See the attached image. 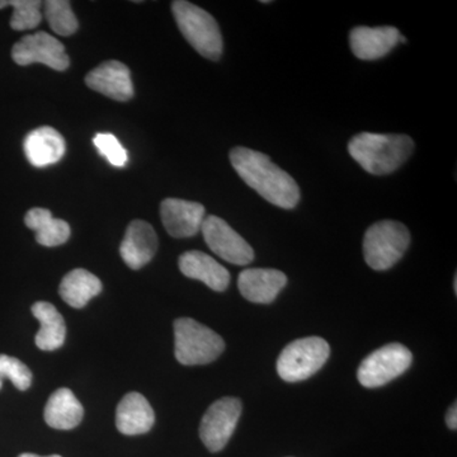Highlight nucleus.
<instances>
[{
    "label": "nucleus",
    "instance_id": "obj_16",
    "mask_svg": "<svg viewBox=\"0 0 457 457\" xmlns=\"http://www.w3.org/2000/svg\"><path fill=\"white\" fill-rule=\"evenodd\" d=\"M180 272L186 278L197 279L213 291L227 290L230 285V273L218 261L200 251L186 252L179 257Z\"/></svg>",
    "mask_w": 457,
    "mask_h": 457
},
{
    "label": "nucleus",
    "instance_id": "obj_29",
    "mask_svg": "<svg viewBox=\"0 0 457 457\" xmlns=\"http://www.w3.org/2000/svg\"><path fill=\"white\" fill-rule=\"evenodd\" d=\"M399 42H403V44H405V42H407V38H405L404 36L400 35L399 36Z\"/></svg>",
    "mask_w": 457,
    "mask_h": 457
},
{
    "label": "nucleus",
    "instance_id": "obj_9",
    "mask_svg": "<svg viewBox=\"0 0 457 457\" xmlns=\"http://www.w3.org/2000/svg\"><path fill=\"white\" fill-rule=\"evenodd\" d=\"M201 231L206 245L221 260L237 266H246L254 260L253 248L245 237L218 216L204 218Z\"/></svg>",
    "mask_w": 457,
    "mask_h": 457
},
{
    "label": "nucleus",
    "instance_id": "obj_21",
    "mask_svg": "<svg viewBox=\"0 0 457 457\" xmlns=\"http://www.w3.org/2000/svg\"><path fill=\"white\" fill-rule=\"evenodd\" d=\"M102 291V282L89 270H71L60 284L59 294L71 308L82 309Z\"/></svg>",
    "mask_w": 457,
    "mask_h": 457
},
{
    "label": "nucleus",
    "instance_id": "obj_14",
    "mask_svg": "<svg viewBox=\"0 0 457 457\" xmlns=\"http://www.w3.org/2000/svg\"><path fill=\"white\" fill-rule=\"evenodd\" d=\"M158 249V237L149 222L134 220L129 225L120 253L131 270L143 269L154 258Z\"/></svg>",
    "mask_w": 457,
    "mask_h": 457
},
{
    "label": "nucleus",
    "instance_id": "obj_27",
    "mask_svg": "<svg viewBox=\"0 0 457 457\" xmlns=\"http://www.w3.org/2000/svg\"><path fill=\"white\" fill-rule=\"evenodd\" d=\"M446 422H447V426H449V428H451V429L457 428V404H456V403H453V407H451L449 409V411H447Z\"/></svg>",
    "mask_w": 457,
    "mask_h": 457
},
{
    "label": "nucleus",
    "instance_id": "obj_28",
    "mask_svg": "<svg viewBox=\"0 0 457 457\" xmlns=\"http://www.w3.org/2000/svg\"><path fill=\"white\" fill-rule=\"evenodd\" d=\"M18 457H62V456H59V455L38 456V455H35V453H22V455H20Z\"/></svg>",
    "mask_w": 457,
    "mask_h": 457
},
{
    "label": "nucleus",
    "instance_id": "obj_5",
    "mask_svg": "<svg viewBox=\"0 0 457 457\" xmlns=\"http://www.w3.org/2000/svg\"><path fill=\"white\" fill-rule=\"evenodd\" d=\"M411 245V233L404 224L383 220L371 225L363 237L366 263L375 270H386L395 266Z\"/></svg>",
    "mask_w": 457,
    "mask_h": 457
},
{
    "label": "nucleus",
    "instance_id": "obj_12",
    "mask_svg": "<svg viewBox=\"0 0 457 457\" xmlns=\"http://www.w3.org/2000/svg\"><path fill=\"white\" fill-rule=\"evenodd\" d=\"M87 86L114 101L126 102L134 97L131 74L128 66L117 60L102 62L86 77Z\"/></svg>",
    "mask_w": 457,
    "mask_h": 457
},
{
    "label": "nucleus",
    "instance_id": "obj_19",
    "mask_svg": "<svg viewBox=\"0 0 457 457\" xmlns=\"http://www.w3.org/2000/svg\"><path fill=\"white\" fill-rule=\"evenodd\" d=\"M84 409L71 389L62 387L47 400L44 417L47 425L55 429H73L80 425Z\"/></svg>",
    "mask_w": 457,
    "mask_h": 457
},
{
    "label": "nucleus",
    "instance_id": "obj_8",
    "mask_svg": "<svg viewBox=\"0 0 457 457\" xmlns=\"http://www.w3.org/2000/svg\"><path fill=\"white\" fill-rule=\"evenodd\" d=\"M242 414V402L237 398H222L207 409L201 420L200 437L212 453H219L227 446L236 431Z\"/></svg>",
    "mask_w": 457,
    "mask_h": 457
},
{
    "label": "nucleus",
    "instance_id": "obj_22",
    "mask_svg": "<svg viewBox=\"0 0 457 457\" xmlns=\"http://www.w3.org/2000/svg\"><path fill=\"white\" fill-rule=\"evenodd\" d=\"M27 228L36 233L38 245L57 246L64 245L71 237V227L68 222L55 219L46 209L35 207L26 213Z\"/></svg>",
    "mask_w": 457,
    "mask_h": 457
},
{
    "label": "nucleus",
    "instance_id": "obj_11",
    "mask_svg": "<svg viewBox=\"0 0 457 457\" xmlns=\"http://www.w3.org/2000/svg\"><path fill=\"white\" fill-rule=\"evenodd\" d=\"M165 230L173 237H191L201 231L204 220V204L180 198H165L161 204Z\"/></svg>",
    "mask_w": 457,
    "mask_h": 457
},
{
    "label": "nucleus",
    "instance_id": "obj_24",
    "mask_svg": "<svg viewBox=\"0 0 457 457\" xmlns=\"http://www.w3.org/2000/svg\"><path fill=\"white\" fill-rule=\"evenodd\" d=\"M13 8L11 27L16 31L36 29L42 21V2L38 0H0V9Z\"/></svg>",
    "mask_w": 457,
    "mask_h": 457
},
{
    "label": "nucleus",
    "instance_id": "obj_31",
    "mask_svg": "<svg viewBox=\"0 0 457 457\" xmlns=\"http://www.w3.org/2000/svg\"><path fill=\"white\" fill-rule=\"evenodd\" d=\"M3 386V378L0 376V389H2Z\"/></svg>",
    "mask_w": 457,
    "mask_h": 457
},
{
    "label": "nucleus",
    "instance_id": "obj_26",
    "mask_svg": "<svg viewBox=\"0 0 457 457\" xmlns=\"http://www.w3.org/2000/svg\"><path fill=\"white\" fill-rule=\"evenodd\" d=\"M99 154L104 156L113 167L123 168L128 164V152L112 134H97L93 139Z\"/></svg>",
    "mask_w": 457,
    "mask_h": 457
},
{
    "label": "nucleus",
    "instance_id": "obj_10",
    "mask_svg": "<svg viewBox=\"0 0 457 457\" xmlns=\"http://www.w3.org/2000/svg\"><path fill=\"white\" fill-rule=\"evenodd\" d=\"M12 57L18 65L40 62L57 71H64L71 65L64 45L46 32L25 36L14 45Z\"/></svg>",
    "mask_w": 457,
    "mask_h": 457
},
{
    "label": "nucleus",
    "instance_id": "obj_25",
    "mask_svg": "<svg viewBox=\"0 0 457 457\" xmlns=\"http://www.w3.org/2000/svg\"><path fill=\"white\" fill-rule=\"evenodd\" d=\"M0 376L9 378L21 392H25L32 384L31 370L16 357L0 354Z\"/></svg>",
    "mask_w": 457,
    "mask_h": 457
},
{
    "label": "nucleus",
    "instance_id": "obj_3",
    "mask_svg": "<svg viewBox=\"0 0 457 457\" xmlns=\"http://www.w3.org/2000/svg\"><path fill=\"white\" fill-rule=\"evenodd\" d=\"M171 12L179 31L200 55L212 62L220 60L224 42L220 27L212 14L186 0L171 3Z\"/></svg>",
    "mask_w": 457,
    "mask_h": 457
},
{
    "label": "nucleus",
    "instance_id": "obj_30",
    "mask_svg": "<svg viewBox=\"0 0 457 457\" xmlns=\"http://www.w3.org/2000/svg\"><path fill=\"white\" fill-rule=\"evenodd\" d=\"M453 287H455V294H457V278H455V281H453Z\"/></svg>",
    "mask_w": 457,
    "mask_h": 457
},
{
    "label": "nucleus",
    "instance_id": "obj_2",
    "mask_svg": "<svg viewBox=\"0 0 457 457\" xmlns=\"http://www.w3.org/2000/svg\"><path fill=\"white\" fill-rule=\"evenodd\" d=\"M414 146L408 135L361 132L348 143V153L368 173L386 176L408 161Z\"/></svg>",
    "mask_w": 457,
    "mask_h": 457
},
{
    "label": "nucleus",
    "instance_id": "obj_6",
    "mask_svg": "<svg viewBox=\"0 0 457 457\" xmlns=\"http://www.w3.org/2000/svg\"><path fill=\"white\" fill-rule=\"evenodd\" d=\"M329 353V345L320 337L296 339L279 354L278 361L279 378L287 383L306 380L323 368Z\"/></svg>",
    "mask_w": 457,
    "mask_h": 457
},
{
    "label": "nucleus",
    "instance_id": "obj_23",
    "mask_svg": "<svg viewBox=\"0 0 457 457\" xmlns=\"http://www.w3.org/2000/svg\"><path fill=\"white\" fill-rule=\"evenodd\" d=\"M45 17L54 32L60 36L74 35L78 31L77 17L71 11V2L68 0H47L44 3Z\"/></svg>",
    "mask_w": 457,
    "mask_h": 457
},
{
    "label": "nucleus",
    "instance_id": "obj_17",
    "mask_svg": "<svg viewBox=\"0 0 457 457\" xmlns=\"http://www.w3.org/2000/svg\"><path fill=\"white\" fill-rule=\"evenodd\" d=\"M154 423V411L140 393H129L117 405L116 427L122 435H143L149 432Z\"/></svg>",
    "mask_w": 457,
    "mask_h": 457
},
{
    "label": "nucleus",
    "instance_id": "obj_13",
    "mask_svg": "<svg viewBox=\"0 0 457 457\" xmlns=\"http://www.w3.org/2000/svg\"><path fill=\"white\" fill-rule=\"evenodd\" d=\"M400 32L393 26L354 27L350 32V46L361 60H378L398 45Z\"/></svg>",
    "mask_w": 457,
    "mask_h": 457
},
{
    "label": "nucleus",
    "instance_id": "obj_4",
    "mask_svg": "<svg viewBox=\"0 0 457 457\" xmlns=\"http://www.w3.org/2000/svg\"><path fill=\"white\" fill-rule=\"evenodd\" d=\"M224 350V339L210 328L191 318L174 321V356L182 365H207Z\"/></svg>",
    "mask_w": 457,
    "mask_h": 457
},
{
    "label": "nucleus",
    "instance_id": "obj_15",
    "mask_svg": "<svg viewBox=\"0 0 457 457\" xmlns=\"http://www.w3.org/2000/svg\"><path fill=\"white\" fill-rule=\"evenodd\" d=\"M287 284L284 272L273 269H249L243 270L237 278L240 294L248 302L270 303Z\"/></svg>",
    "mask_w": 457,
    "mask_h": 457
},
{
    "label": "nucleus",
    "instance_id": "obj_20",
    "mask_svg": "<svg viewBox=\"0 0 457 457\" xmlns=\"http://www.w3.org/2000/svg\"><path fill=\"white\" fill-rule=\"evenodd\" d=\"M32 314L40 321L41 326L36 335V345L42 351L59 350L66 338L64 318L53 303L46 302L33 303Z\"/></svg>",
    "mask_w": 457,
    "mask_h": 457
},
{
    "label": "nucleus",
    "instance_id": "obj_1",
    "mask_svg": "<svg viewBox=\"0 0 457 457\" xmlns=\"http://www.w3.org/2000/svg\"><path fill=\"white\" fill-rule=\"evenodd\" d=\"M230 162L240 179L270 204L291 210L300 203L302 194L296 180L273 163L269 155L237 146L230 152Z\"/></svg>",
    "mask_w": 457,
    "mask_h": 457
},
{
    "label": "nucleus",
    "instance_id": "obj_18",
    "mask_svg": "<svg viewBox=\"0 0 457 457\" xmlns=\"http://www.w3.org/2000/svg\"><path fill=\"white\" fill-rule=\"evenodd\" d=\"M29 163L37 168L55 164L65 154L64 137L50 126H42L27 135L23 143Z\"/></svg>",
    "mask_w": 457,
    "mask_h": 457
},
{
    "label": "nucleus",
    "instance_id": "obj_7",
    "mask_svg": "<svg viewBox=\"0 0 457 457\" xmlns=\"http://www.w3.org/2000/svg\"><path fill=\"white\" fill-rule=\"evenodd\" d=\"M413 356L405 345L390 343L378 348L361 362L357 378L362 386L374 389L404 374Z\"/></svg>",
    "mask_w": 457,
    "mask_h": 457
}]
</instances>
